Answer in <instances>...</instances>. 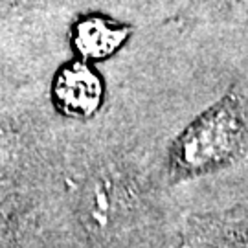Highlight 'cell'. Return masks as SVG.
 <instances>
[{"label": "cell", "mask_w": 248, "mask_h": 248, "mask_svg": "<svg viewBox=\"0 0 248 248\" xmlns=\"http://www.w3.org/2000/svg\"><path fill=\"white\" fill-rule=\"evenodd\" d=\"M247 140V112L237 94H228L180 133L171 147V169L178 177H197L222 168Z\"/></svg>", "instance_id": "obj_1"}, {"label": "cell", "mask_w": 248, "mask_h": 248, "mask_svg": "<svg viewBox=\"0 0 248 248\" xmlns=\"http://www.w3.org/2000/svg\"><path fill=\"white\" fill-rule=\"evenodd\" d=\"M50 92L57 112L72 120H89L103 107L105 81L94 64L76 57L59 66Z\"/></svg>", "instance_id": "obj_2"}, {"label": "cell", "mask_w": 248, "mask_h": 248, "mask_svg": "<svg viewBox=\"0 0 248 248\" xmlns=\"http://www.w3.org/2000/svg\"><path fill=\"white\" fill-rule=\"evenodd\" d=\"M131 33L133 28L129 24L99 13H87L72 24L70 45L78 59L96 64L120 52Z\"/></svg>", "instance_id": "obj_3"}, {"label": "cell", "mask_w": 248, "mask_h": 248, "mask_svg": "<svg viewBox=\"0 0 248 248\" xmlns=\"http://www.w3.org/2000/svg\"><path fill=\"white\" fill-rule=\"evenodd\" d=\"M127 210V193L118 177L99 173L87 180L79 197V215L92 233H108Z\"/></svg>", "instance_id": "obj_4"}, {"label": "cell", "mask_w": 248, "mask_h": 248, "mask_svg": "<svg viewBox=\"0 0 248 248\" xmlns=\"http://www.w3.org/2000/svg\"><path fill=\"white\" fill-rule=\"evenodd\" d=\"M11 136H9V133H8V129H4L2 125H0V166L8 160V156H9V153H11Z\"/></svg>", "instance_id": "obj_5"}, {"label": "cell", "mask_w": 248, "mask_h": 248, "mask_svg": "<svg viewBox=\"0 0 248 248\" xmlns=\"http://www.w3.org/2000/svg\"><path fill=\"white\" fill-rule=\"evenodd\" d=\"M210 248H237V247H235V245H232V243H224V247H222L221 243H213ZM239 248H243V247H239Z\"/></svg>", "instance_id": "obj_6"}]
</instances>
